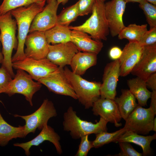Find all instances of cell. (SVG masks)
<instances>
[{
	"instance_id": "cell-37",
	"label": "cell",
	"mask_w": 156,
	"mask_h": 156,
	"mask_svg": "<svg viewBox=\"0 0 156 156\" xmlns=\"http://www.w3.org/2000/svg\"><path fill=\"white\" fill-rule=\"evenodd\" d=\"M122 50L119 47H114L112 48L109 52L110 58L114 60L118 59L121 56Z\"/></svg>"
},
{
	"instance_id": "cell-38",
	"label": "cell",
	"mask_w": 156,
	"mask_h": 156,
	"mask_svg": "<svg viewBox=\"0 0 156 156\" xmlns=\"http://www.w3.org/2000/svg\"><path fill=\"white\" fill-rule=\"evenodd\" d=\"M145 81L147 87L152 90H156V72L150 75Z\"/></svg>"
},
{
	"instance_id": "cell-17",
	"label": "cell",
	"mask_w": 156,
	"mask_h": 156,
	"mask_svg": "<svg viewBox=\"0 0 156 156\" xmlns=\"http://www.w3.org/2000/svg\"><path fill=\"white\" fill-rule=\"evenodd\" d=\"M144 46L137 41H129L123 50L119 59L120 76L125 77L129 74L140 59Z\"/></svg>"
},
{
	"instance_id": "cell-29",
	"label": "cell",
	"mask_w": 156,
	"mask_h": 156,
	"mask_svg": "<svg viewBox=\"0 0 156 156\" xmlns=\"http://www.w3.org/2000/svg\"><path fill=\"white\" fill-rule=\"evenodd\" d=\"M79 16L77 2L64 9L57 15L56 24L68 27Z\"/></svg>"
},
{
	"instance_id": "cell-5",
	"label": "cell",
	"mask_w": 156,
	"mask_h": 156,
	"mask_svg": "<svg viewBox=\"0 0 156 156\" xmlns=\"http://www.w3.org/2000/svg\"><path fill=\"white\" fill-rule=\"evenodd\" d=\"M104 5V2L96 0L90 18L81 25L68 26V28L88 34L94 40H106L110 31L105 15Z\"/></svg>"
},
{
	"instance_id": "cell-28",
	"label": "cell",
	"mask_w": 156,
	"mask_h": 156,
	"mask_svg": "<svg viewBox=\"0 0 156 156\" xmlns=\"http://www.w3.org/2000/svg\"><path fill=\"white\" fill-rule=\"evenodd\" d=\"M126 131L123 128L112 133L105 131L96 134L95 139L92 141L93 148H98L111 142L116 143L117 139Z\"/></svg>"
},
{
	"instance_id": "cell-9",
	"label": "cell",
	"mask_w": 156,
	"mask_h": 156,
	"mask_svg": "<svg viewBox=\"0 0 156 156\" xmlns=\"http://www.w3.org/2000/svg\"><path fill=\"white\" fill-rule=\"evenodd\" d=\"M33 79L30 75L25 71L17 69L7 94L10 96L16 94H22L30 105L32 106L33 96L40 89L42 86L39 82H35Z\"/></svg>"
},
{
	"instance_id": "cell-34",
	"label": "cell",
	"mask_w": 156,
	"mask_h": 156,
	"mask_svg": "<svg viewBox=\"0 0 156 156\" xmlns=\"http://www.w3.org/2000/svg\"><path fill=\"white\" fill-rule=\"evenodd\" d=\"M120 149V153L117 155L119 156H141L142 153H140L135 150L130 143L119 142Z\"/></svg>"
},
{
	"instance_id": "cell-24",
	"label": "cell",
	"mask_w": 156,
	"mask_h": 156,
	"mask_svg": "<svg viewBox=\"0 0 156 156\" xmlns=\"http://www.w3.org/2000/svg\"><path fill=\"white\" fill-rule=\"evenodd\" d=\"M127 84L129 90L137 100L138 104L142 106L146 105L151 92L147 89L145 80L137 77L128 80Z\"/></svg>"
},
{
	"instance_id": "cell-42",
	"label": "cell",
	"mask_w": 156,
	"mask_h": 156,
	"mask_svg": "<svg viewBox=\"0 0 156 156\" xmlns=\"http://www.w3.org/2000/svg\"><path fill=\"white\" fill-rule=\"evenodd\" d=\"M127 3L129 2H138L139 3L143 0H124Z\"/></svg>"
},
{
	"instance_id": "cell-44",
	"label": "cell",
	"mask_w": 156,
	"mask_h": 156,
	"mask_svg": "<svg viewBox=\"0 0 156 156\" xmlns=\"http://www.w3.org/2000/svg\"><path fill=\"white\" fill-rule=\"evenodd\" d=\"M147 2L156 5V0H146Z\"/></svg>"
},
{
	"instance_id": "cell-13",
	"label": "cell",
	"mask_w": 156,
	"mask_h": 156,
	"mask_svg": "<svg viewBox=\"0 0 156 156\" xmlns=\"http://www.w3.org/2000/svg\"><path fill=\"white\" fill-rule=\"evenodd\" d=\"M43 10L35 16L31 25L29 33L45 31L57 24V12L59 5L56 0H49Z\"/></svg>"
},
{
	"instance_id": "cell-1",
	"label": "cell",
	"mask_w": 156,
	"mask_h": 156,
	"mask_svg": "<svg viewBox=\"0 0 156 156\" xmlns=\"http://www.w3.org/2000/svg\"><path fill=\"white\" fill-rule=\"evenodd\" d=\"M45 5L34 3L28 6L20 7L10 11L15 19L18 31V44L16 51L12 57V63L23 60L25 57V42L32 21L37 14L42 11Z\"/></svg>"
},
{
	"instance_id": "cell-7",
	"label": "cell",
	"mask_w": 156,
	"mask_h": 156,
	"mask_svg": "<svg viewBox=\"0 0 156 156\" xmlns=\"http://www.w3.org/2000/svg\"><path fill=\"white\" fill-rule=\"evenodd\" d=\"M12 67L27 72L32 78L38 81L57 71L59 67L46 58L40 60L26 57L24 59L12 63Z\"/></svg>"
},
{
	"instance_id": "cell-43",
	"label": "cell",
	"mask_w": 156,
	"mask_h": 156,
	"mask_svg": "<svg viewBox=\"0 0 156 156\" xmlns=\"http://www.w3.org/2000/svg\"><path fill=\"white\" fill-rule=\"evenodd\" d=\"M1 44L0 43V64L2 63L3 60V56L2 53H1L0 51Z\"/></svg>"
},
{
	"instance_id": "cell-23",
	"label": "cell",
	"mask_w": 156,
	"mask_h": 156,
	"mask_svg": "<svg viewBox=\"0 0 156 156\" xmlns=\"http://www.w3.org/2000/svg\"><path fill=\"white\" fill-rule=\"evenodd\" d=\"M24 125L13 126L3 119L0 112V146H4L14 139L25 137Z\"/></svg>"
},
{
	"instance_id": "cell-6",
	"label": "cell",
	"mask_w": 156,
	"mask_h": 156,
	"mask_svg": "<svg viewBox=\"0 0 156 156\" xmlns=\"http://www.w3.org/2000/svg\"><path fill=\"white\" fill-rule=\"evenodd\" d=\"M57 111L53 102L48 99H44L40 107L33 113L27 115H14L25 120L24 135L25 137L29 133H34L37 129L41 130L47 124L51 118L56 116Z\"/></svg>"
},
{
	"instance_id": "cell-41",
	"label": "cell",
	"mask_w": 156,
	"mask_h": 156,
	"mask_svg": "<svg viewBox=\"0 0 156 156\" xmlns=\"http://www.w3.org/2000/svg\"><path fill=\"white\" fill-rule=\"evenodd\" d=\"M152 131L155 132L156 131V118H154L153 124Z\"/></svg>"
},
{
	"instance_id": "cell-3",
	"label": "cell",
	"mask_w": 156,
	"mask_h": 156,
	"mask_svg": "<svg viewBox=\"0 0 156 156\" xmlns=\"http://www.w3.org/2000/svg\"><path fill=\"white\" fill-rule=\"evenodd\" d=\"M63 118V129L69 132L73 139L77 140L83 135L92 134L96 135L107 131V121L101 117L96 123L82 120L71 106L64 113Z\"/></svg>"
},
{
	"instance_id": "cell-35",
	"label": "cell",
	"mask_w": 156,
	"mask_h": 156,
	"mask_svg": "<svg viewBox=\"0 0 156 156\" xmlns=\"http://www.w3.org/2000/svg\"><path fill=\"white\" fill-rule=\"evenodd\" d=\"M138 42L144 46L156 44V27L147 30Z\"/></svg>"
},
{
	"instance_id": "cell-33",
	"label": "cell",
	"mask_w": 156,
	"mask_h": 156,
	"mask_svg": "<svg viewBox=\"0 0 156 156\" xmlns=\"http://www.w3.org/2000/svg\"><path fill=\"white\" fill-rule=\"evenodd\" d=\"M89 135L82 136L75 156H87L90 149L93 148L92 141L88 139Z\"/></svg>"
},
{
	"instance_id": "cell-30",
	"label": "cell",
	"mask_w": 156,
	"mask_h": 156,
	"mask_svg": "<svg viewBox=\"0 0 156 156\" xmlns=\"http://www.w3.org/2000/svg\"><path fill=\"white\" fill-rule=\"evenodd\" d=\"M46 0H3L0 5V15L17 8L28 6L34 3L45 4Z\"/></svg>"
},
{
	"instance_id": "cell-18",
	"label": "cell",
	"mask_w": 156,
	"mask_h": 156,
	"mask_svg": "<svg viewBox=\"0 0 156 156\" xmlns=\"http://www.w3.org/2000/svg\"><path fill=\"white\" fill-rule=\"evenodd\" d=\"M40 133L35 138L28 142L23 143H16L13 144L15 147H20L25 151L27 156L30 154V149L33 146H38L45 141H49L53 144L57 153L61 155L62 150L60 142V137L54 129L48 124L45 125Z\"/></svg>"
},
{
	"instance_id": "cell-8",
	"label": "cell",
	"mask_w": 156,
	"mask_h": 156,
	"mask_svg": "<svg viewBox=\"0 0 156 156\" xmlns=\"http://www.w3.org/2000/svg\"><path fill=\"white\" fill-rule=\"evenodd\" d=\"M155 115L150 107L145 108L138 104L125 120L123 128L126 131L147 135L152 131L153 122Z\"/></svg>"
},
{
	"instance_id": "cell-16",
	"label": "cell",
	"mask_w": 156,
	"mask_h": 156,
	"mask_svg": "<svg viewBox=\"0 0 156 156\" xmlns=\"http://www.w3.org/2000/svg\"><path fill=\"white\" fill-rule=\"evenodd\" d=\"M46 58L58 67L64 68L70 65L75 55L79 51L71 42L49 45Z\"/></svg>"
},
{
	"instance_id": "cell-40",
	"label": "cell",
	"mask_w": 156,
	"mask_h": 156,
	"mask_svg": "<svg viewBox=\"0 0 156 156\" xmlns=\"http://www.w3.org/2000/svg\"><path fill=\"white\" fill-rule=\"evenodd\" d=\"M49 0H46L47 2H48ZM59 5L61 4L63 5L65 4L69 0H56Z\"/></svg>"
},
{
	"instance_id": "cell-2",
	"label": "cell",
	"mask_w": 156,
	"mask_h": 156,
	"mask_svg": "<svg viewBox=\"0 0 156 156\" xmlns=\"http://www.w3.org/2000/svg\"><path fill=\"white\" fill-rule=\"evenodd\" d=\"M12 16L10 11L0 15V42L3 56L1 66L14 78L15 75L12 67V55L13 50H17L18 41L16 36V22L12 18Z\"/></svg>"
},
{
	"instance_id": "cell-4",
	"label": "cell",
	"mask_w": 156,
	"mask_h": 156,
	"mask_svg": "<svg viewBox=\"0 0 156 156\" xmlns=\"http://www.w3.org/2000/svg\"><path fill=\"white\" fill-rule=\"evenodd\" d=\"M64 74L77 96L79 102L85 109L92 107L93 103L100 97L101 83L88 81L76 75L68 67L63 68Z\"/></svg>"
},
{
	"instance_id": "cell-21",
	"label": "cell",
	"mask_w": 156,
	"mask_h": 156,
	"mask_svg": "<svg viewBox=\"0 0 156 156\" xmlns=\"http://www.w3.org/2000/svg\"><path fill=\"white\" fill-rule=\"evenodd\" d=\"M97 55L92 53L78 51L73 57L70 64L72 71L80 76L83 75L89 68L96 64Z\"/></svg>"
},
{
	"instance_id": "cell-19",
	"label": "cell",
	"mask_w": 156,
	"mask_h": 156,
	"mask_svg": "<svg viewBox=\"0 0 156 156\" xmlns=\"http://www.w3.org/2000/svg\"><path fill=\"white\" fill-rule=\"evenodd\" d=\"M92 107L94 115L99 116L108 122L114 123L116 127L122 125L119 122L122 118L114 100L100 97L94 102Z\"/></svg>"
},
{
	"instance_id": "cell-22",
	"label": "cell",
	"mask_w": 156,
	"mask_h": 156,
	"mask_svg": "<svg viewBox=\"0 0 156 156\" xmlns=\"http://www.w3.org/2000/svg\"><path fill=\"white\" fill-rule=\"evenodd\" d=\"M156 138V134L152 135L144 136L130 131H126L116 140L119 142L132 143L140 146L143 151V155L148 156L151 153L150 147L151 142Z\"/></svg>"
},
{
	"instance_id": "cell-25",
	"label": "cell",
	"mask_w": 156,
	"mask_h": 156,
	"mask_svg": "<svg viewBox=\"0 0 156 156\" xmlns=\"http://www.w3.org/2000/svg\"><path fill=\"white\" fill-rule=\"evenodd\" d=\"M121 93V95L115 97L114 100L122 118L125 120L138 104L136 102L135 98L129 90H122Z\"/></svg>"
},
{
	"instance_id": "cell-26",
	"label": "cell",
	"mask_w": 156,
	"mask_h": 156,
	"mask_svg": "<svg viewBox=\"0 0 156 156\" xmlns=\"http://www.w3.org/2000/svg\"><path fill=\"white\" fill-rule=\"evenodd\" d=\"M71 31L68 27L56 24L44 34L48 43L55 44L71 42Z\"/></svg>"
},
{
	"instance_id": "cell-32",
	"label": "cell",
	"mask_w": 156,
	"mask_h": 156,
	"mask_svg": "<svg viewBox=\"0 0 156 156\" xmlns=\"http://www.w3.org/2000/svg\"><path fill=\"white\" fill-rule=\"evenodd\" d=\"M12 77L3 67L0 68V94L8 92Z\"/></svg>"
},
{
	"instance_id": "cell-39",
	"label": "cell",
	"mask_w": 156,
	"mask_h": 156,
	"mask_svg": "<svg viewBox=\"0 0 156 156\" xmlns=\"http://www.w3.org/2000/svg\"><path fill=\"white\" fill-rule=\"evenodd\" d=\"M150 107L154 113L156 114V90H152L151 96Z\"/></svg>"
},
{
	"instance_id": "cell-31",
	"label": "cell",
	"mask_w": 156,
	"mask_h": 156,
	"mask_svg": "<svg viewBox=\"0 0 156 156\" xmlns=\"http://www.w3.org/2000/svg\"><path fill=\"white\" fill-rule=\"evenodd\" d=\"M139 6L144 12L150 29L156 27V5L143 0L139 3Z\"/></svg>"
},
{
	"instance_id": "cell-36",
	"label": "cell",
	"mask_w": 156,
	"mask_h": 156,
	"mask_svg": "<svg viewBox=\"0 0 156 156\" xmlns=\"http://www.w3.org/2000/svg\"><path fill=\"white\" fill-rule=\"evenodd\" d=\"M96 0H79L77 1L79 16L88 15L92 11Z\"/></svg>"
},
{
	"instance_id": "cell-14",
	"label": "cell",
	"mask_w": 156,
	"mask_h": 156,
	"mask_svg": "<svg viewBox=\"0 0 156 156\" xmlns=\"http://www.w3.org/2000/svg\"><path fill=\"white\" fill-rule=\"evenodd\" d=\"M24 51L26 57L40 60L46 58L49 51L44 32L35 31L29 33L26 38Z\"/></svg>"
},
{
	"instance_id": "cell-27",
	"label": "cell",
	"mask_w": 156,
	"mask_h": 156,
	"mask_svg": "<svg viewBox=\"0 0 156 156\" xmlns=\"http://www.w3.org/2000/svg\"><path fill=\"white\" fill-rule=\"evenodd\" d=\"M147 24L141 25L131 24L125 27L118 36L119 39H126L129 41L138 42L147 30Z\"/></svg>"
},
{
	"instance_id": "cell-12",
	"label": "cell",
	"mask_w": 156,
	"mask_h": 156,
	"mask_svg": "<svg viewBox=\"0 0 156 156\" xmlns=\"http://www.w3.org/2000/svg\"><path fill=\"white\" fill-rule=\"evenodd\" d=\"M120 71L119 59L106 64L100 87V98L114 100L116 94V88Z\"/></svg>"
},
{
	"instance_id": "cell-10",
	"label": "cell",
	"mask_w": 156,
	"mask_h": 156,
	"mask_svg": "<svg viewBox=\"0 0 156 156\" xmlns=\"http://www.w3.org/2000/svg\"><path fill=\"white\" fill-rule=\"evenodd\" d=\"M127 3L124 0H112L105 3V15L113 37L118 36L125 27L123 16Z\"/></svg>"
},
{
	"instance_id": "cell-15",
	"label": "cell",
	"mask_w": 156,
	"mask_h": 156,
	"mask_svg": "<svg viewBox=\"0 0 156 156\" xmlns=\"http://www.w3.org/2000/svg\"><path fill=\"white\" fill-rule=\"evenodd\" d=\"M155 72H156V44L144 46L140 59L131 73L145 80Z\"/></svg>"
},
{
	"instance_id": "cell-20",
	"label": "cell",
	"mask_w": 156,
	"mask_h": 156,
	"mask_svg": "<svg viewBox=\"0 0 156 156\" xmlns=\"http://www.w3.org/2000/svg\"><path fill=\"white\" fill-rule=\"evenodd\" d=\"M71 30V42L79 51L98 54L101 50L103 45L101 40L92 39L90 36L83 32L74 29Z\"/></svg>"
},
{
	"instance_id": "cell-45",
	"label": "cell",
	"mask_w": 156,
	"mask_h": 156,
	"mask_svg": "<svg viewBox=\"0 0 156 156\" xmlns=\"http://www.w3.org/2000/svg\"><path fill=\"white\" fill-rule=\"evenodd\" d=\"M100 0L102 2H104L106 0Z\"/></svg>"
},
{
	"instance_id": "cell-11",
	"label": "cell",
	"mask_w": 156,
	"mask_h": 156,
	"mask_svg": "<svg viewBox=\"0 0 156 156\" xmlns=\"http://www.w3.org/2000/svg\"><path fill=\"white\" fill-rule=\"evenodd\" d=\"M63 68L59 67L55 73L38 81L45 86L51 92L77 100V96L64 74Z\"/></svg>"
}]
</instances>
